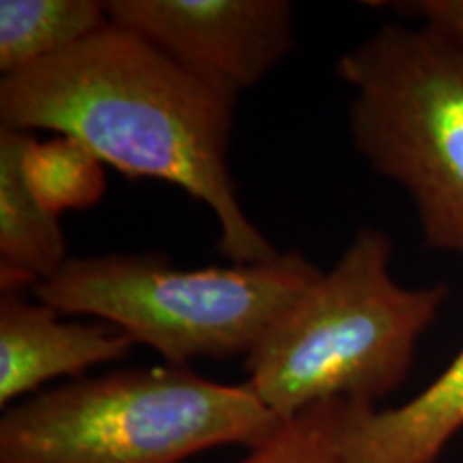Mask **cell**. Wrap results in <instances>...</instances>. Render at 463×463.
Masks as SVG:
<instances>
[{
	"mask_svg": "<svg viewBox=\"0 0 463 463\" xmlns=\"http://www.w3.org/2000/svg\"><path fill=\"white\" fill-rule=\"evenodd\" d=\"M48 305H33L17 292L0 298V403L37 391L61 375H78L127 356L133 341L109 324L58 320Z\"/></svg>",
	"mask_w": 463,
	"mask_h": 463,
	"instance_id": "cell-7",
	"label": "cell"
},
{
	"mask_svg": "<svg viewBox=\"0 0 463 463\" xmlns=\"http://www.w3.org/2000/svg\"><path fill=\"white\" fill-rule=\"evenodd\" d=\"M234 106L112 22L62 54L0 78V127L54 131L125 176L176 184L217 217L223 256L269 262L281 251L249 222L230 174Z\"/></svg>",
	"mask_w": 463,
	"mask_h": 463,
	"instance_id": "cell-1",
	"label": "cell"
},
{
	"mask_svg": "<svg viewBox=\"0 0 463 463\" xmlns=\"http://www.w3.org/2000/svg\"><path fill=\"white\" fill-rule=\"evenodd\" d=\"M106 14L232 101L294 45L288 0H109Z\"/></svg>",
	"mask_w": 463,
	"mask_h": 463,
	"instance_id": "cell-6",
	"label": "cell"
},
{
	"mask_svg": "<svg viewBox=\"0 0 463 463\" xmlns=\"http://www.w3.org/2000/svg\"><path fill=\"white\" fill-rule=\"evenodd\" d=\"M391 260L384 230H358L247 356L249 389L279 419L335 399L373 405L408 378L449 288H405Z\"/></svg>",
	"mask_w": 463,
	"mask_h": 463,
	"instance_id": "cell-2",
	"label": "cell"
},
{
	"mask_svg": "<svg viewBox=\"0 0 463 463\" xmlns=\"http://www.w3.org/2000/svg\"><path fill=\"white\" fill-rule=\"evenodd\" d=\"M33 133L0 127V283L17 292L50 279L67 262L61 222L28 187L24 153Z\"/></svg>",
	"mask_w": 463,
	"mask_h": 463,
	"instance_id": "cell-9",
	"label": "cell"
},
{
	"mask_svg": "<svg viewBox=\"0 0 463 463\" xmlns=\"http://www.w3.org/2000/svg\"><path fill=\"white\" fill-rule=\"evenodd\" d=\"M297 251L228 269H176L159 256L69 258L34 297L61 316L101 317L170 364L249 356L320 279Z\"/></svg>",
	"mask_w": 463,
	"mask_h": 463,
	"instance_id": "cell-4",
	"label": "cell"
},
{
	"mask_svg": "<svg viewBox=\"0 0 463 463\" xmlns=\"http://www.w3.org/2000/svg\"><path fill=\"white\" fill-rule=\"evenodd\" d=\"M463 430V347L455 361L399 408L345 405L344 463H433Z\"/></svg>",
	"mask_w": 463,
	"mask_h": 463,
	"instance_id": "cell-8",
	"label": "cell"
},
{
	"mask_svg": "<svg viewBox=\"0 0 463 463\" xmlns=\"http://www.w3.org/2000/svg\"><path fill=\"white\" fill-rule=\"evenodd\" d=\"M281 425L249 384L206 380L187 364L136 367L11 405L0 463H183L225 444L251 450Z\"/></svg>",
	"mask_w": 463,
	"mask_h": 463,
	"instance_id": "cell-3",
	"label": "cell"
},
{
	"mask_svg": "<svg viewBox=\"0 0 463 463\" xmlns=\"http://www.w3.org/2000/svg\"><path fill=\"white\" fill-rule=\"evenodd\" d=\"M345 405V399L311 405L236 463H344L339 433Z\"/></svg>",
	"mask_w": 463,
	"mask_h": 463,
	"instance_id": "cell-12",
	"label": "cell"
},
{
	"mask_svg": "<svg viewBox=\"0 0 463 463\" xmlns=\"http://www.w3.org/2000/svg\"><path fill=\"white\" fill-rule=\"evenodd\" d=\"M95 0H0V71L11 75L54 58L108 24Z\"/></svg>",
	"mask_w": 463,
	"mask_h": 463,
	"instance_id": "cell-10",
	"label": "cell"
},
{
	"mask_svg": "<svg viewBox=\"0 0 463 463\" xmlns=\"http://www.w3.org/2000/svg\"><path fill=\"white\" fill-rule=\"evenodd\" d=\"M28 187L52 215L69 208H89L106 194L103 164L82 142L67 136L52 140L31 137L24 153Z\"/></svg>",
	"mask_w": 463,
	"mask_h": 463,
	"instance_id": "cell-11",
	"label": "cell"
},
{
	"mask_svg": "<svg viewBox=\"0 0 463 463\" xmlns=\"http://www.w3.org/2000/svg\"><path fill=\"white\" fill-rule=\"evenodd\" d=\"M335 71L354 90V148L405 189L427 249L463 256V45L420 20L386 24Z\"/></svg>",
	"mask_w": 463,
	"mask_h": 463,
	"instance_id": "cell-5",
	"label": "cell"
},
{
	"mask_svg": "<svg viewBox=\"0 0 463 463\" xmlns=\"http://www.w3.org/2000/svg\"><path fill=\"white\" fill-rule=\"evenodd\" d=\"M402 7L410 17L436 26L463 45V0H416Z\"/></svg>",
	"mask_w": 463,
	"mask_h": 463,
	"instance_id": "cell-13",
	"label": "cell"
}]
</instances>
